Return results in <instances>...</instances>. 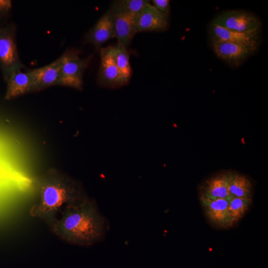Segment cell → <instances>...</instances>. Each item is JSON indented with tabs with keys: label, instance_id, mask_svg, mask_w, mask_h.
Returning a JSON list of instances; mask_svg holds the SVG:
<instances>
[{
	"label": "cell",
	"instance_id": "cell-1",
	"mask_svg": "<svg viewBox=\"0 0 268 268\" xmlns=\"http://www.w3.org/2000/svg\"><path fill=\"white\" fill-rule=\"evenodd\" d=\"M33 182L39 199L30 207L29 214L44 222L50 230L65 206L86 196L80 182L57 169L36 176Z\"/></svg>",
	"mask_w": 268,
	"mask_h": 268
},
{
	"label": "cell",
	"instance_id": "cell-2",
	"mask_svg": "<svg viewBox=\"0 0 268 268\" xmlns=\"http://www.w3.org/2000/svg\"><path fill=\"white\" fill-rule=\"evenodd\" d=\"M105 228L104 219L94 202L86 196L65 206L51 230L67 243L86 246L99 241Z\"/></svg>",
	"mask_w": 268,
	"mask_h": 268
},
{
	"label": "cell",
	"instance_id": "cell-3",
	"mask_svg": "<svg viewBox=\"0 0 268 268\" xmlns=\"http://www.w3.org/2000/svg\"><path fill=\"white\" fill-rule=\"evenodd\" d=\"M79 54L78 50L70 48L59 57L60 73L57 86L68 87L78 90L83 89V73L91 63L93 55L82 59L79 57Z\"/></svg>",
	"mask_w": 268,
	"mask_h": 268
},
{
	"label": "cell",
	"instance_id": "cell-4",
	"mask_svg": "<svg viewBox=\"0 0 268 268\" xmlns=\"http://www.w3.org/2000/svg\"><path fill=\"white\" fill-rule=\"evenodd\" d=\"M25 67L16 43V28L13 23L0 27V69L5 80L13 71Z\"/></svg>",
	"mask_w": 268,
	"mask_h": 268
},
{
	"label": "cell",
	"instance_id": "cell-5",
	"mask_svg": "<svg viewBox=\"0 0 268 268\" xmlns=\"http://www.w3.org/2000/svg\"><path fill=\"white\" fill-rule=\"evenodd\" d=\"M219 26L242 33L259 31L260 19L255 14L241 10H227L218 14L211 21Z\"/></svg>",
	"mask_w": 268,
	"mask_h": 268
},
{
	"label": "cell",
	"instance_id": "cell-6",
	"mask_svg": "<svg viewBox=\"0 0 268 268\" xmlns=\"http://www.w3.org/2000/svg\"><path fill=\"white\" fill-rule=\"evenodd\" d=\"M99 51L100 65L97 77L98 84L111 89L124 86L116 64L114 46L101 48Z\"/></svg>",
	"mask_w": 268,
	"mask_h": 268
},
{
	"label": "cell",
	"instance_id": "cell-7",
	"mask_svg": "<svg viewBox=\"0 0 268 268\" xmlns=\"http://www.w3.org/2000/svg\"><path fill=\"white\" fill-rule=\"evenodd\" d=\"M216 56L231 66L237 67L254 54L259 45H251L211 40Z\"/></svg>",
	"mask_w": 268,
	"mask_h": 268
},
{
	"label": "cell",
	"instance_id": "cell-8",
	"mask_svg": "<svg viewBox=\"0 0 268 268\" xmlns=\"http://www.w3.org/2000/svg\"><path fill=\"white\" fill-rule=\"evenodd\" d=\"M118 43L126 48L130 45L135 34L136 16L127 11L118 0L113 1L110 6Z\"/></svg>",
	"mask_w": 268,
	"mask_h": 268
},
{
	"label": "cell",
	"instance_id": "cell-9",
	"mask_svg": "<svg viewBox=\"0 0 268 268\" xmlns=\"http://www.w3.org/2000/svg\"><path fill=\"white\" fill-rule=\"evenodd\" d=\"M115 37L113 17L109 8L86 33L84 42L92 44L99 50L102 44Z\"/></svg>",
	"mask_w": 268,
	"mask_h": 268
},
{
	"label": "cell",
	"instance_id": "cell-10",
	"mask_svg": "<svg viewBox=\"0 0 268 268\" xmlns=\"http://www.w3.org/2000/svg\"><path fill=\"white\" fill-rule=\"evenodd\" d=\"M168 17V15L160 13L149 3L136 16V33L166 31L169 27Z\"/></svg>",
	"mask_w": 268,
	"mask_h": 268
},
{
	"label": "cell",
	"instance_id": "cell-11",
	"mask_svg": "<svg viewBox=\"0 0 268 268\" xmlns=\"http://www.w3.org/2000/svg\"><path fill=\"white\" fill-rule=\"evenodd\" d=\"M230 199H218L213 200L200 198L205 215L212 225L220 228L232 226L228 204Z\"/></svg>",
	"mask_w": 268,
	"mask_h": 268
},
{
	"label": "cell",
	"instance_id": "cell-12",
	"mask_svg": "<svg viewBox=\"0 0 268 268\" xmlns=\"http://www.w3.org/2000/svg\"><path fill=\"white\" fill-rule=\"evenodd\" d=\"M33 82V92L57 86L60 77V60L58 58L44 67L29 70Z\"/></svg>",
	"mask_w": 268,
	"mask_h": 268
},
{
	"label": "cell",
	"instance_id": "cell-13",
	"mask_svg": "<svg viewBox=\"0 0 268 268\" xmlns=\"http://www.w3.org/2000/svg\"><path fill=\"white\" fill-rule=\"evenodd\" d=\"M211 40L251 45H259V31L242 33L231 30L211 22L209 28Z\"/></svg>",
	"mask_w": 268,
	"mask_h": 268
},
{
	"label": "cell",
	"instance_id": "cell-14",
	"mask_svg": "<svg viewBox=\"0 0 268 268\" xmlns=\"http://www.w3.org/2000/svg\"><path fill=\"white\" fill-rule=\"evenodd\" d=\"M230 172L218 174L206 180L200 190V198L206 200L231 198L229 192Z\"/></svg>",
	"mask_w": 268,
	"mask_h": 268
},
{
	"label": "cell",
	"instance_id": "cell-15",
	"mask_svg": "<svg viewBox=\"0 0 268 268\" xmlns=\"http://www.w3.org/2000/svg\"><path fill=\"white\" fill-rule=\"evenodd\" d=\"M6 83V100L33 92L32 77L28 71L17 69L11 73L4 80Z\"/></svg>",
	"mask_w": 268,
	"mask_h": 268
},
{
	"label": "cell",
	"instance_id": "cell-16",
	"mask_svg": "<svg viewBox=\"0 0 268 268\" xmlns=\"http://www.w3.org/2000/svg\"><path fill=\"white\" fill-rule=\"evenodd\" d=\"M229 192L231 198H252V182L244 175L230 172Z\"/></svg>",
	"mask_w": 268,
	"mask_h": 268
},
{
	"label": "cell",
	"instance_id": "cell-17",
	"mask_svg": "<svg viewBox=\"0 0 268 268\" xmlns=\"http://www.w3.org/2000/svg\"><path fill=\"white\" fill-rule=\"evenodd\" d=\"M116 62L125 85L131 78L132 68L129 62V55L127 48L118 43L114 46Z\"/></svg>",
	"mask_w": 268,
	"mask_h": 268
},
{
	"label": "cell",
	"instance_id": "cell-18",
	"mask_svg": "<svg viewBox=\"0 0 268 268\" xmlns=\"http://www.w3.org/2000/svg\"><path fill=\"white\" fill-rule=\"evenodd\" d=\"M252 203V198H231L230 199L228 211L232 226L237 223L245 215Z\"/></svg>",
	"mask_w": 268,
	"mask_h": 268
},
{
	"label": "cell",
	"instance_id": "cell-19",
	"mask_svg": "<svg viewBox=\"0 0 268 268\" xmlns=\"http://www.w3.org/2000/svg\"><path fill=\"white\" fill-rule=\"evenodd\" d=\"M122 6L128 12L137 16L143 9L150 3L147 0H119Z\"/></svg>",
	"mask_w": 268,
	"mask_h": 268
},
{
	"label": "cell",
	"instance_id": "cell-20",
	"mask_svg": "<svg viewBox=\"0 0 268 268\" xmlns=\"http://www.w3.org/2000/svg\"><path fill=\"white\" fill-rule=\"evenodd\" d=\"M152 5L160 13L168 15L170 11V1L168 0H153Z\"/></svg>",
	"mask_w": 268,
	"mask_h": 268
},
{
	"label": "cell",
	"instance_id": "cell-21",
	"mask_svg": "<svg viewBox=\"0 0 268 268\" xmlns=\"http://www.w3.org/2000/svg\"><path fill=\"white\" fill-rule=\"evenodd\" d=\"M12 7L10 0H0V18L6 17L9 13Z\"/></svg>",
	"mask_w": 268,
	"mask_h": 268
}]
</instances>
